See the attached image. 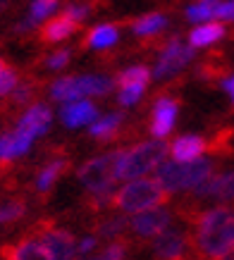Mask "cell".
Returning <instances> with one entry per match:
<instances>
[{"instance_id": "6da1fadb", "label": "cell", "mask_w": 234, "mask_h": 260, "mask_svg": "<svg viewBox=\"0 0 234 260\" xmlns=\"http://www.w3.org/2000/svg\"><path fill=\"white\" fill-rule=\"evenodd\" d=\"M196 260H222L234 246V210L211 208L196 217Z\"/></svg>"}, {"instance_id": "7a4b0ae2", "label": "cell", "mask_w": 234, "mask_h": 260, "mask_svg": "<svg viewBox=\"0 0 234 260\" xmlns=\"http://www.w3.org/2000/svg\"><path fill=\"white\" fill-rule=\"evenodd\" d=\"M167 198H170V191L158 179H134L115 193L112 208L125 213H141V210L167 203Z\"/></svg>"}, {"instance_id": "3957f363", "label": "cell", "mask_w": 234, "mask_h": 260, "mask_svg": "<svg viewBox=\"0 0 234 260\" xmlns=\"http://www.w3.org/2000/svg\"><path fill=\"white\" fill-rule=\"evenodd\" d=\"M213 170H215V165L208 158H198L191 162H160L156 170V179L167 191H177L198 186L203 179L211 177Z\"/></svg>"}, {"instance_id": "277c9868", "label": "cell", "mask_w": 234, "mask_h": 260, "mask_svg": "<svg viewBox=\"0 0 234 260\" xmlns=\"http://www.w3.org/2000/svg\"><path fill=\"white\" fill-rule=\"evenodd\" d=\"M167 153H170V146L165 141H146L134 146L132 150L122 153L120 167H117V179H136L151 170H158V165L165 162Z\"/></svg>"}, {"instance_id": "5b68a950", "label": "cell", "mask_w": 234, "mask_h": 260, "mask_svg": "<svg viewBox=\"0 0 234 260\" xmlns=\"http://www.w3.org/2000/svg\"><path fill=\"white\" fill-rule=\"evenodd\" d=\"M120 158H122V150L115 153H105L98 158L89 160L79 167V181L86 186V191H98L105 186H112L117 181V167H120Z\"/></svg>"}, {"instance_id": "8992f818", "label": "cell", "mask_w": 234, "mask_h": 260, "mask_svg": "<svg viewBox=\"0 0 234 260\" xmlns=\"http://www.w3.org/2000/svg\"><path fill=\"white\" fill-rule=\"evenodd\" d=\"M194 60V46H184L180 36H170L165 41V46L160 48V57L153 70L156 79H170L177 72H182L189 62Z\"/></svg>"}, {"instance_id": "52a82bcc", "label": "cell", "mask_w": 234, "mask_h": 260, "mask_svg": "<svg viewBox=\"0 0 234 260\" xmlns=\"http://www.w3.org/2000/svg\"><path fill=\"white\" fill-rule=\"evenodd\" d=\"M34 234L46 244L53 260H74V255H77V239L72 237L67 229H60L50 224L48 220H43L36 224Z\"/></svg>"}, {"instance_id": "ba28073f", "label": "cell", "mask_w": 234, "mask_h": 260, "mask_svg": "<svg viewBox=\"0 0 234 260\" xmlns=\"http://www.w3.org/2000/svg\"><path fill=\"white\" fill-rule=\"evenodd\" d=\"M172 220V213L167 208H149V210H141L129 220V232L141 241H149V239H158L163 234L167 224Z\"/></svg>"}, {"instance_id": "9c48e42d", "label": "cell", "mask_w": 234, "mask_h": 260, "mask_svg": "<svg viewBox=\"0 0 234 260\" xmlns=\"http://www.w3.org/2000/svg\"><path fill=\"white\" fill-rule=\"evenodd\" d=\"M191 237L184 229H165L156 239L153 246V258L156 260H187L191 248Z\"/></svg>"}, {"instance_id": "30bf717a", "label": "cell", "mask_w": 234, "mask_h": 260, "mask_svg": "<svg viewBox=\"0 0 234 260\" xmlns=\"http://www.w3.org/2000/svg\"><path fill=\"white\" fill-rule=\"evenodd\" d=\"M177 110H180V101L172 95H160L153 105V115H151V134L156 139H163L172 132V126L177 122Z\"/></svg>"}, {"instance_id": "8fae6325", "label": "cell", "mask_w": 234, "mask_h": 260, "mask_svg": "<svg viewBox=\"0 0 234 260\" xmlns=\"http://www.w3.org/2000/svg\"><path fill=\"white\" fill-rule=\"evenodd\" d=\"M3 260H53L50 251L39 237H26L15 244H5L0 248Z\"/></svg>"}, {"instance_id": "7c38bea8", "label": "cell", "mask_w": 234, "mask_h": 260, "mask_svg": "<svg viewBox=\"0 0 234 260\" xmlns=\"http://www.w3.org/2000/svg\"><path fill=\"white\" fill-rule=\"evenodd\" d=\"M34 139H36V134L26 132V129H22V126H17L15 132L3 134L0 136V165L5 167V165H10L15 158L24 155L26 150L32 148Z\"/></svg>"}, {"instance_id": "4fadbf2b", "label": "cell", "mask_w": 234, "mask_h": 260, "mask_svg": "<svg viewBox=\"0 0 234 260\" xmlns=\"http://www.w3.org/2000/svg\"><path fill=\"white\" fill-rule=\"evenodd\" d=\"M196 198H218V201H234V172L211 174L198 186H194Z\"/></svg>"}, {"instance_id": "5bb4252c", "label": "cell", "mask_w": 234, "mask_h": 260, "mask_svg": "<svg viewBox=\"0 0 234 260\" xmlns=\"http://www.w3.org/2000/svg\"><path fill=\"white\" fill-rule=\"evenodd\" d=\"M79 29V22L72 19L70 15L60 12L57 17H50L46 24H41L39 29V41L43 46H50V43H60V41H67L72 34Z\"/></svg>"}, {"instance_id": "9a60e30c", "label": "cell", "mask_w": 234, "mask_h": 260, "mask_svg": "<svg viewBox=\"0 0 234 260\" xmlns=\"http://www.w3.org/2000/svg\"><path fill=\"white\" fill-rule=\"evenodd\" d=\"M211 150V141L203 139V136H196V134H187V136H180L170 143V153L174 162H191V160H198L206 153Z\"/></svg>"}, {"instance_id": "2e32d148", "label": "cell", "mask_w": 234, "mask_h": 260, "mask_svg": "<svg viewBox=\"0 0 234 260\" xmlns=\"http://www.w3.org/2000/svg\"><path fill=\"white\" fill-rule=\"evenodd\" d=\"M96 115H98V110H96L94 103L89 101H72L60 112V117H63V122L67 126L91 124V122H96Z\"/></svg>"}, {"instance_id": "e0dca14e", "label": "cell", "mask_w": 234, "mask_h": 260, "mask_svg": "<svg viewBox=\"0 0 234 260\" xmlns=\"http://www.w3.org/2000/svg\"><path fill=\"white\" fill-rule=\"evenodd\" d=\"M67 167H70V160L67 158H53L39 174H36V181H34L36 191H39V193H48V191L55 186V181L67 172Z\"/></svg>"}, {"instance_id": "ac0fdd59", "label": "cell", "mask_w": 234, "mask_h": 260, "mask_svg": "<svg viewBox=\"0 0 234 260\" xmlns=\"http://www.w3.org/2000/svg\"><path fill=\"white\" fill-rule=\"evenodd\" d=\"M50 95H53V101H60V103L81 101V98H84L81 77H65V79H57L53 86H50Z\"/></svg>"}, {"instance_id": "d6986e66", "label": "cell", "mask_w": 234, "mask_h": 260, "mask_svg": "<svg viewBox=\"0 0 234 260\" xmlns=\"http://www.w3.org/2000/svg\"><path fill=\"white\" fill-rule=\"evenodd\" d=\"M50 119H53V115H50V110H48L46 105H32V108L22 115L19 126L39 136V134H43V132H46L48 126H50Z\"/></svg>"}, {"instance_id": "ffe728a7", "label": "cell", "mask_w": 234, "mask_h": 260, "mask_svg": "<svg viewBox=\"0 0 234 260\" xmlns=\"http://www.w3.org/2000/svg\"><path fill=\"white\" fill-rule=\"evenodd\" d=\"M129 26H132L134 34L149 39V36H156L167 26V17L163 12H149V15H141L136 19H129Z\"/></svg>"}, {"instance_id": "44dd1931", "label": "cell", "mask_w": 234, "mask_h": 260, "mask_svg": "<svg viewBox=\"0 0 234 260\" xmlns=\"http://www.w3.org/2000/svg\"><path fill=\"white\" fill-rule=\"evenodd\" d=\"M222 36H225V26H222V24H218V22L201 24V26L191 29V34H189V46H194V48L213 46V43H218Z\"/></svg>"}, {"instance_id": "7402d4cb", "label": "cell", "mask_w": 234, "mask_h": 260, "mask_svg": "<svg viewBox=\"0 0 234 260\" xmlns=\"http://www.w3.org/2000/svg\"><path fill=\"white\" fill-rule=\"evenodd\" d=\"M122 119L125 115L122 112H112V115H105V117L96 119L91 122V136L98 139V141H110V139H115L117 132H120V126H122Z\"/></svg>"}, {"instance_id": "603a6c76", "label": "cell", "mask_w": 234, "mask_h": 260, "mask_svg": "<svg viewBox=\"0 0 234 260\" xmlns=\"http://www.w3.org/2000/svg\"><path fill=\"white\" fill-rule=\"evenodd\" d=\"M151 77H153V72L146 67V64H134V67H127L117 74L115 84L120 88H127V86H139V88H146L149 86Z\"/></svg>"}, {"instance_id": "cb8c5ba5", "label": "cell", "mask_w": 234, "mask_h": 260, "mask_svg": "<svg viewBox=\"0 0 234 260\" xmlns=\"http://www.w3.org/2000/svg\"><path fill=\"white\" fill-rule=\"evenodd\" d=\"M117 36H120V31H117L115 24H101L86 34L84 48H110L117 43Z\"/></svg>"}, {"instance_id": "d4e9b609", "label": "cell", "mask_w": 234, "mask_h": 260, "mask_svg": "<svg viewBox=\"0 0 234 260\" xmlns=\"http://www.w3.org/2000/svg\"><path fill=\"white\" fill-rule=\"evenodd\" d=\"M127 229H129V222H127L122 215H110V217H105V220H101L98 224H96L98 237L110 239V241H117Z\"/></svg>"}, {"instance_id": "484cf974", "label": "cell", "mask_w": 234, "mask_h": 260, "mask_svg": "<svg viewBox=\"0 0 234 260\" xmlns=\"http://www.w3.org/2000/svg\"><path fill=\"white\" fill-rule=\"evenodd\" d=\"M98 8H103V0H70L63 12L70 15L72 19H77V22H84L86 17L96 12Z\"/></svg>"}, {"instance_id": "4316f807", "label": "cell", "mask_w": 234, "mask_h": 260, "mask_svg": "<svg viewBox=\"0 0 234 260\" xmlns=\"http://www.w3.org/2000/svg\"><path fill=\"white\" fill-rule=\"evenodd\" d=\"M215 5H218V0H198L187 8V19L198 24L211 22V19H215Z\"/></svg>"}, {"instance_id": "83f0119b", "label": "cell", "mask_w": 234, "mask_h": 260, "mask_svg": "<svg viewBox=\"0 0 234 260\" xmlns=\"http://www.w3.org/2000/svg\"><path fill=\"white\" fill-rule=\"evenodd\" d=\"M24 213H26V205L19 198H12V201H3L0 203V224H10V222L22 220Z\"/></svg>"}, {"instance_id": "f1b7e54d", "label": "cell", "mask_w": 234, "mask_h": 260, "mask_svg": "<svg viewBox=\"0 0 234 260\" xmlns=\"http://www.w3.org/2000/svg\"><path fill=\"white\" fill-rule=\"evenodd\" d=\"M125 255H127V246L122 244V241H112V244L105 246L98 255L84 258V260H125Z\"/></svg>"}, {"instance_id": "f546056e", "label": "cell", "mask_w": 234, "mask_h": 260, "mask_svg": "<svg viewBox=\"0 0 234 260\" xmlns=\"http://www.w3.org/2000/svg\"><path fill=\"white\" fill-rule=\"evenodd\" d=\"M34 93H36V86H34L32 81H19L17 88L12 91V103L15 105H26L34 98Z\"/></svg>"}, {"instance_id": "4dcf8cb0", "label": "cell", "mask_w": 234, "mask_h": 260, "mask_svg": "<svg viewBox=\"0 0 234 260\" xmlns=\"http://www.w3.org/2000/svg\"><path fill=\"white\" fill-rule=\"evenodd\" d=\"M57 0H32V12L29 15L34 17V19H46L50 12H55L57 10Z\"/></svg>"}, {"instance_id": "1f68e13d", "label": "cell", "mask_w": 234, "mask_h": 260, "mask_svg": "<svg viewBox=\"0 0 234 260\" xmlns=\"http://www.w3.org/2000/svg\"><path fill=\"white\" fill-rule=\"evenodd\" d=\"M19 79H17V72L12 67H5L0 72V95H10L17 88Z\"/></svg>"}, {"instance_id": "d6a6232c", "label": "cell", "mask_w": 234, "mask_h": 260, "mask_svg": "<svg viewBox=\"0 0 234 260\" xmlns=\"http://www.w3.org/2000/svg\"><path fill=\"white\" fill-rule=\"evenodd\" d=\"M146 88H139V86H127V88H120V95H117V101L120 105H134V103H139V98L143 95Z\"/></svg>"}, {"instance_id": "836d02e7", "label": "cell", "mask_w": 234, "mask_h": 260, "mask_svg": "<svg viewBox=\"0 0 234 260\" xmlns=\"http://www.w3.org/2000/svg\"><path fill=\"white\" fill-rule=\"evenodd\" d=\"M70 57H72V50H57L53 55H48L43 62H46V67H50V70H60V67H65V64L70 62Z\"/></svg>"}, {"instance_id": "e575fe53", "label": "cell", "mask_w": 234, "mask_h": 260, "mask_svg": "<svg viewBox=\"0 0 234 260\" xmlns=\"http://www.w3.org/2000/svg\"><path fill=\"white\" fill-rule=\"evenodd\" d=\"M215 19H220V22H234V0H227V3H218L215 5Z\"/></svg>"}, {"instance_id": "d590c367", "label": "cell", "mask_w": 234, "mask_h": 260, "mask_svg": "<svg viewBox=\"0 0 234 260\" xmlns=\"http://www.w3.org/2000/svg\"><path fill=\"white\" fill-rule=\"evenodd\" d=\"M96 244H98V239L96 237H86L84 241L77 246V255H86V253H91L96 248Z\"/></svg>"}, {"instance_id": "8d00e7d4", "label": "cell", "mask_w": 234, "mask_h": 260, "mask_svg": "<svg viewBox=\"0 0 234 260\" xmlns=\"http://www.w3.org/2000/svg\"><path fill=\"white\" fill-rule=\"evenodd\" d=\"M222 88H225L227 95L232 98V108H234V74H227L225 79H222Z\"/></svg>"}, {"instance_id": "74e56055", "label": "cell", "mask_w": 234, "mask_h": 260, "mask_svg": "<svg viewBox=\"0 0 234 260\" xmlns=\"http://www.w3.org/2000/svg\"><path fill=\"white\" fill-rule=\"evenodd\" d=\"M5 67H8V62H5V60H3V57H0V72L5 70Z\"/></svg>"}, {"instance_id": "f35d334b", "label": "cell", "mask_w": 234, "mask_h": 260, "mask_svg": "<svg viewBox=\"0 0 234 260\" xmlns=\"http://www.w3.org/2000/svg\"><path fill=\"white\" fill-rule=\"evenodd\" d=\"M232 251H234V246H232Z\"/></svg>"}]
</instances>
